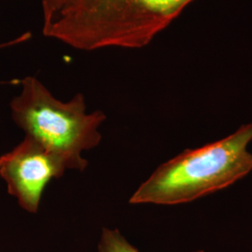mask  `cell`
I'll use <instances>...</instances> for the list:
<instances>
[{"instance_id":"obj_4","label":"cell","mask_w":252,"mask_h":252,"mask_svg":"<svg viewBox=\"0 0 252 252\" xmlns=\"http://www.w3.org/2000/svg\"><path fill=\"white\" fill-rule=\"evenodd\" d=\"M63 162L36 140H24L0 157V177L25 211L36 213L47 185L63 177Z\"/></svg>"},{"instance_id":"obj_6","label":"cell","mask_w":252,"mask_h":252,"mask_svg":"<svg viewBox=\"0 0 252 252\" xmlns=\"http://www.w3.org/2000/svg\"><path fill=\"white\" fill-rule=\"evenodd\" d=\"M30 36H31L30 33H27V34H25V35H23V36H19L18 38L13 39L12 41H9V42L4 43V44H0V48H5V47H8V46L22 43V42H24V41H27L28 38H30Z\"/></svg>"},{"instance_id":"obj_1","label":"cell","mask_w":252,"mask_h":252,"mask_svg":"<svg viewBox=\"0 0 252 252\" xmlns=\"http://www.w3.org/2000/svg\"><path fill=\"white\" fill-rule=\"evenodd\" d=\"M195 0H41L43 35L80 51L141 49Z\"/></svg>"},{"instance_id":"obj_2","label":"cell","mask_w":252,"mask_h":252,"mask_svg":"<svg viewBox=\"0 0 252 252\" xmlns=\"http://www.w3.org/2000/svg\"><path fill=\"white\" fill-rule=\"evenodd\" d=\"M252 122L218 141L185 150L153 172L130 204L174 206L226 189L252 171Z\"/></svg>"},{"instance_id":"obj_5","label":"cell","mask_w":252,"mask_h":252,"mask_svg":"<svg viewBox=\"0 0 252 252\" xmlns=\"http://www.w3.org/2000/svg\"><path fill=\"white\" fill-rule=\"evenodd\" d=\"M97 250L98 252H140L132 244L128 242L118 229L109 228L102 229ZM192 252H205L195 251Z\"/></svg>"},{"instance_id":"obj_3","label":"cell","mask_w":252,"mask_h":252,"mask_svg":"<svg viewBox=\"0 0 252 252\" xmlns=\"http://www.w3.org/2000/svg\"><path fill=\"white\" fill-rule=\"evenodd\" d=\"M22 92L10 102L11 117L28 136L63 162L66 169L83 172L88 162L81 153L98 146L99 126L106 114L86 111L85 98L77 94L63 102L35 77L21 81Z\"/></svg>"}]
</instances>
